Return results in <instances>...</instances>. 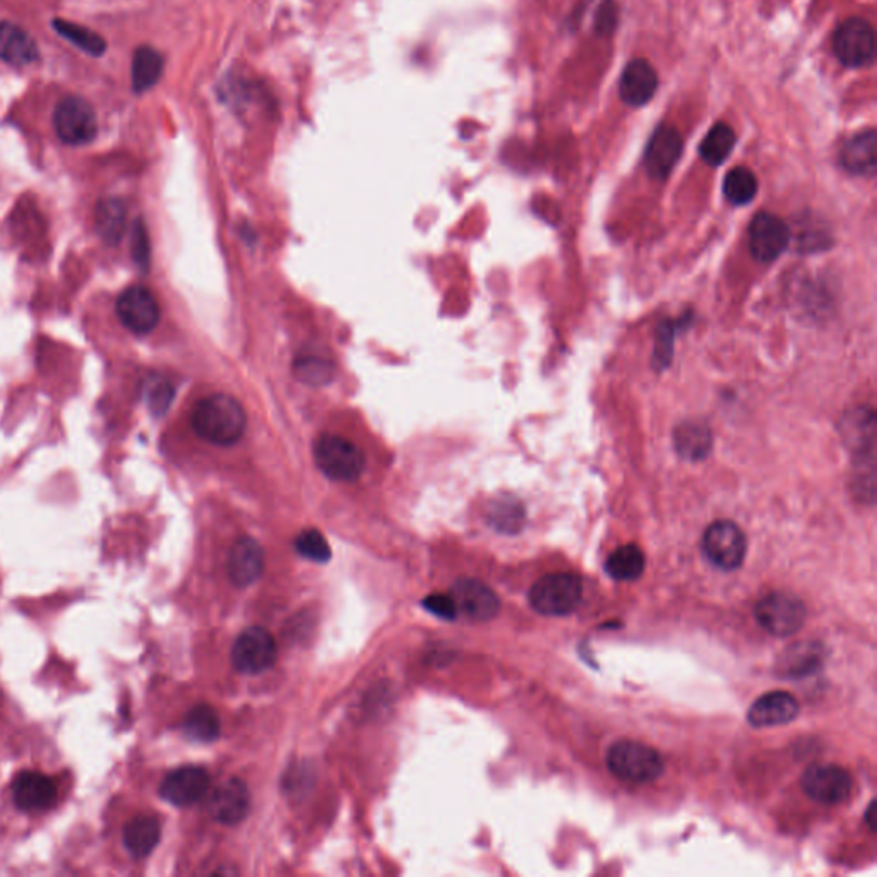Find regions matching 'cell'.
Returning a JSON list of instances; mask_svg holds the SVG:
<instances>
[{
	"label": "cell",
	"mask_w": 877,
	"mask_h": 877,
	"mask_svg": "<svg viewBox=\"0 0 877 877\" xmlns=\"http://www.w3.org/2000/svg\"><path fill=\"white\" fill-rule=\"evenodd\" d=\"M735 138L734 129L730 128L728 124H716L712 131L706 134V138L703 139L702 147H699V154H702L703 160H705L708 165L718 167L730 157L732 150H734Z\"/></svg>",
	"instance_id": "83f0119b"
},
{
	"label": "cell",
	"mask_w": 877,
	"mask_h": 877,
	"mask_svg": "<svg viewBox=\"0 0 877 877\" xmlns=\"http://www.w3.org/2000/svg\"><path fill=\"white\" fill-rule=\"evenodd\" d=\"M725 198L732 204L743 206V204L750 203L754 195L757 194V179L749 169L746 167H737L727 173L724 181Z\"/></svg>",
	"instance_id": "4dcf8cb0"
},
{
	"label": "cell",
	"mask_w": 877,
	"mask_h": 877,
	"mask_svg": "<svg viewBox=\"0 0 877 877\" xmlns=\"http://www.w3.org/2000/svg\"><path fill=\"white\" fill-rule=\"evenodd\" d=\"M134 242H132V252H134L135 261H138L141 266H148V259H150V244H148V235L147 230L143 229L141 223H135L134 229Z\"/></svg>",
	"instance_id": "ab89813d"
},
{
	"label": "cell",
	"mask_w": 877,
	"mask_h": 877,
	"mask_svg": "<svg viewBox=\"0 0 877 877\" xmlns=\"http://www.w3.org/2000/svg\"><path fill=\"white\" fill-rule=\"evenodd\" d=\"M162 826L153 816H135L124 828V845L132 857H147L157 847Z\"/></svg>",
	"instance_id": "cb8c5ba5"
},
{
	"label": "cell",
	"mask_w": 877,
	"mask_h": 877,
	"mask_svg": "<svg viewBox=\"0 0 877 877\" xmlns=\"http://www.w3.org/2000/svg\"><path fill=\"white\" fill-rule=\"evenodd\" d=\"M833 52L847 68H867L874 61L876 53V34L873 27L863 18L847 19L836 30Z\"/></svg>",
	"instance_id": "52a82bcc"
},
{
	"label": "cell",
	"mask_w": 877,
	"mask_h": 877,
	"mask_svg": "<svg viewBox=\"0 0 877 877\" xmlns=\"http://www.w3.org/2000/svg\"><path fill=\"white\" fill-rule=\"evenodd\" d=\"M249 809H251V795L244 782L230 778L218 785L216 790L213 792L210 813L218 823L236 825L248 816Z\"/></svg>",
	"instance_id": "d6986e66"
},
{
	"label": "cell",
	"mask_w": 877,
	"mask_h": 877,
	"mask_svg": "<svg viewBox=\"0 0 877 877\" xmlns=\"http://www.w3.org/2000/svg\"><path fill=\"white\" fill-rule=\"evenodd\" d=\"M293 372L302 383L311 384V386H324L333 379L334 365L321 355L308 353V355L296 356L293 362Z\"/></svg>",
	"instance_id": "1f68e13d"
},
{
	"label": "cell",
	"mask_w": 877,
	"mask_h": 877,
	"mask_svg": "<svg viewBox=\"0 0 877 877\" xmlns=\"http://www.w3.org/2000/svg\"><path fill=\"white\" fill-rule=\"evenodd\" d=\"M845 444L854 454L859 472L876 470V416L873 410L859 409L848 413L841 424Z\"/></svg>",
	"instance_id": "8fae6325"
},
{
	"label": "cell",
	"mask_w": 877,
	"mask_h": 877,
	"mask_svg": "<svg viewBox=\"0 0 877 877\" xmlns=\"http://www.w3.org/2000/svg\"><path fill=\"white\" fill-rule=\"evenodd\" d=\"M874 804H870L869 809H867V825L874 829Z\"/></svg>",
	"instance_id": "b9f144b4"
},
{
	"label": "cell",
	"mask_w": 877,
	"mask_h": 877,
	"mask_svg": "<svg viewBox=\"0 0 877 877\" xmlns=\"http://www.w3.org/2000/svg\"><path fill=\"white\" fill-rule=\"evenodd\" d=\"M876 141V132L873 129L860 132L847 141L840 154L845 170L855 175H873L877 165Z\"/></svg>",
	"instance_id": "603a6c76"
},
{
	"label": "cell",
	"mask_w": 877,
	"mask_h": 877,
	"mask_svg": "<svg viewBox=\"0 0 877 877\" xmlns=\"http://www.w3.org/2000/svg\"><path fill=\"white\" fill-rule=\"evenodd\" d=\"M794 656H797V661L792 658V656H785V664H787V671L792 672V675H800L807 674V671H813L816 665L821 664L819 661V655H816L814 652L813 646L809 648L804 649H794Z\"/></svg>",
	"instance_id": "8d00e7d4"
},
{
	"label": "cell",
	"mask_w": 877,
	"mask_h": 877,
	"mask_svg": "<svg viewBox=\"0 0 877 877\" xmlns=\"http://www.w3.org/2000/svg\"><path fill=\"white\" fill-rule=\"evenodd\" d=\"M683 135L672 125H661L649 139L646 148L645 165L649 175L664 181L671 175L674 167L683 154Z\"/></svg>",
	"instance_id": "e0dca14e"
},
{
	"label": "cell",
	"mask_w": 877,
	"mask_h": 877,
	"mask_svg": "<svg viewBox=\"0 0 877 877\" xmlns=\"http://www.w3.org/2000/svg\"><path fill=\"white\" fill-rule=\"evenodd\" d=\"M803 788L816 803L836 806L850 797L854 782L850 773L841 766L814 765L804 773Z\"/></svg>",
	"instance_id": "7c38bea8"
},
{
	"label": "cell",
	"mask_w": 877,
	"mask_h": 877,
	"mask_svg": "<svg viewBox=\"0 0 877 877\" xmlns=\"http://www.w3.org/2000/svg\"><path fill=\"white\" fill-rule=\"evenodd\" d=\"M163 57L151 47H139L132 61V87L135 93L153 88L162 75Z\"/></svg>",
	"instance_id": "4316f807"
},
{
	"label": "cell",
	"mask_w": 877,
	"mask_h": 877,
	"mask_svg": "<svg viewBox=\"0 0 877 877\" xmlns=\"http://www.w3.org/2000/svg\"><path fill=\"white\" fill-rule=\"evenodd\" d=\"M674 441L681 456L690 460V462L703 460L712 451V432L706 425L697 424V422H686L681 425L675 431Z\"/></svg>",
	"instance_id": "484cf974"
},
{
	"label": "cell",
	"mask_w": 877,
	"mask_h": 877,
	"mask_svg": "<svg viewBox=\"0 0 877 877\" xmlns=\"http://www.w3.org/2000/svg\"><path fill=\"white\" fill-rule=\"evenodd\" d=\"M790 244V229L775 214L762 213L754 216L749 226V248L754 258L762 263H772L784 254Z\"/></svg>",
	"instance_id": "4fadbf2b"
},
{
	"label": "cell",
	"mask_w": 877,
	"mask_h": 877,
	"mask_svg": "<svg viewBox=\"0 0 877 877\" xmlns=\"http://www.w3.org/2000/svg\"><path fill=\"white\" fill-rule=\"evenodd\" d=\"M672 343H674V331H672L671 324H664L658 330V345H656V361H658L661 367H664L671 361Z\"/></svg>",
	"instance_id": "f35d334b"
},
{
	"label": "cell",
	"mask_w": 877,
	"mask_h": 877,
	"mask_svg": "<svg viewBox=\"0 0 877 877\" xmlns=\"http://www.w3.org/2000/svg\"><path fill=\"white\" fill-rule=\"evenodd\" d=\"M125 208L117 199H107L97 208V230L103 241L109 244H119L124 233Z\"/></svg>",
	"instance_id": "f1b7e54d"
},
{
	"label": "cell",
	"mask_w": 877,
	"mask_h": 877,
	"mask_svg": "<svg viewBox=\"0 0 877 877\" xmlns=\"http://www.w3.org/2000/svg\"><path fill=\"white\" fill-rule=\"evenodd\" d=\"M38 49L33 38L18 24L0 23V61L14 68H24L37 61Z\"/></svg>",
	"instance_id": "7402d4cb"
},
{
	"label": "cell",
	"mask_w": 877,
	"mask_h": 877,
	"mask_svg": "<svg viewBox=\"0 0 877 877\" xmlns=\"http://www.w3.org/2000/svg\"><path fill=\"white\" fill-rule=\"evenodd\" d=\"M53 125L62 143L71 147L91 143L97 135V115L83 98H64L57 105Z\"/></svg>",
	"instance_id": "ba28073f"
},
{
	"label": "cell",
	"mask_w": 877,
	"mask_h": 877,
	"mask_svg": "<svg viewBox=\"0 0 877 877\" xmlns=\"http://www.w3.org/2000/svg\"><path fill=\"white\" fill-rule=\"evenodd\" d=\"M424 607L441 619L453 621L457 615L456 605H454L451 595H441V593L429 595L424 601Z\"/></svg>",
	"instance_id": "74e56055"
},
{
	"label": "cell",
	"mask_w": 877,
	"mask_h": 877,
	"mask_svg": "<svg viewBox=\"0 0 877 877\" xmlns=\"http://www.w3.org/2000/svg\"><path fill=\"white\" fill-rule=\"evenodd\" d=\"M210 773L198 766H184L165 776L160 795L167 803L177 807H188L199 803L210 790Z\"/></svg>",
	"instance_id": "5bb4252c"
},
{
	"label": "cell",
	"mask_w": 877,
	"mask_h": 877,
	"mask_svg": "<svg viewBox=\"0 0 877 877\" xmlns=\"http://www.w3.org/2000/svg\"><path fill=\"white\" fill-rule=\"evenodd\" d=\"M117 317L134 334H148L160 323V305L153 293L143 285H132L119 295Z\"/></svg>",
	"instance_id": "30bf717a"
},
{
	"label": "cell",
	"mask_w": 877,
	"mask_h": 877,
	"mask_svg": "<svg viewBox=\"0 0 877 877\" xmlns=\"http://www.w3.org/2000/svg\"><path fill=\"white\" fill-rule=\"evenodd\" d=\"M451 598L457 614H465L473 621H491L500 614V596L478 579H460L451 588Z\"/></svg>",
	"instance_id": "9a60e30c"
},
{
	"label": "cell",
	"mask_w": 877,
	"mask_h": 877,
	"mask_svg": "<svg viewBox=\"0 0 877 877\" xmlns=\"http://www.w3.org/2000/svg\"><path fill=\"white\" fill-rule=\"evenodd\" d=\"M191 425L199 437L216 446L239 443L248 427L244 406L230 394L216 393L195 403Z\"/></svg>",
	"instance_id": "6da1fadb"
},
{
	"label": "cell",
	"mask_w": 877,
	"mask_h": 877,
	"mask_svg": "<svg viewBox=\"0 0 877 877\" xmlns=\"http://www.w3.org/2000/svg\"><path fill=\"white\" fill-rule=\"evenodd\" d=\"M491 522L503 532H517L523 525V506L514 500H501L492 506Z\"/></svg>",
	"instance_id": "e575fe53"
},
{
	"label": "cell",
	"mask_w": 877,
	"mask_h": 877,
	"mask_svg": "<svg viewBox=\"0 0 877 877\" xmlns=\"http://www.w3.org/2000/svg\"><path fill=\"white\" fill-rule=\"evenodd\" d=\"M53 30H57V33L68 38L69 42L74 43L79 49H83L90 56L98 57L105 52L107 46L103 42V38L88 30V28L57 19V21H53Z\"/></svg>",
	"instance_id": "d6a6232c"
},
{
	"label": "cell",
	"mask_w": 877,
	"mask_h": 877,
	"mask_svg": "<svg viewBox=\"0 0 877 877\" xmlns=\"http://www.w3.org/2000/svg\"><path fill=\"white\" fill-rule=\"evenodd\" d=\"M147 400L154 415H163L173 400V387L165 379H151L147 386Z\"/></svg>",
	"instance_id": "d590c367"
},
{
	"label": "cell",
	"mask_w": 877,
	"mask_h": 877,
	"mask_svg": "<svg viewBox=\"0 0 877 877\" xmlns=\"http://www.w3.org/2000/svg\"><path fill=\"white\" fill-rule=\"evenodd\" d=\"M658 87L655 69L649 62L636 59L627 65L621 78L619 93L629 107H643L652 100Z\"/></svg>",
	"instance_id": "44dd1931"
},
{
	"label": "cell",
	"mask_w": 877,
	"mask_h": 877,
	"mask_svg": "<svg viewBox=\"0 0 877 877\" xmlns=\"http://www.w3.org/2000/svg\"><path fill=\"white\" fill-rule=\"evenodd\" d=\"M57 785L50 776L23 772L12 782V800L24 813H43L57 804Z\"/></svg>",
	"instance_id": "2e32d148"
},
{
	"label": "cell",
	"mask_w": 877,
	"mask_h": 877,
	"mask_svg": "<svg viewBox=\"0 0 877 877\" xmlns=\"http://www.w3.org/2000/svg\"><path fill=\"white\" fill-rule=\"evenodd\" d=\"M295 551L314 563H327L331 560L330 544L317 530H304L299 533L295 538Z\"/></svg>",
	"instance_id": "836d02e7"
},
{
	"label": "cell",
	"mask_w": 877,
	"mask_h": 877,
	"mask_svg": "<svg viewBox=\"0 0 877 877\" xmlns=\"http://www.w3.org/2000/svg\"><path fill=\"white\" fill-rule=\"evenodd\" d=\"M264 571V552L258 542L244 536L233 545L229 555L230 579L236 586H249Z\"/></svg>",
	"instance_id": "ffe728a7"
},
{
	"label": "cell",
	"mask_w": 877,
	"mask_h": 877,
	"mask_svg": "<svg viewBox=\"0 0 877 877\" xmlns=\"http://www.w3.org/2000/svg\"><path fill=\"white\" fill-rule=\"evenodd\" d=\"M278 646L273 634L263 627H249L236 637L232 649L233 667L242 674H261L276 662Z\"/></svg>",
	"instance_id": "9c48e42d"
},
{
	"label": "cell",
	"mask_w": 877,
	"mask_h": 877,
	"mask_svg": "<svg viewBox=\"0 0 877 877\" xmlns=\"http://www.w3.org/2000/svg\"><path fill=\"white\" fill-rule=\"evenodd\" d=\"M607 766L612 775L631 784H648L664 775L662 754L636 740H619L608 749Z\"/></svg>",
	"instance_id": "7a4b0ae2"
},
{
	"label": "cell",
	"mask_w": 877,
	"mask_h": 877,
	"mask_svg": "<svg viewBox=\"0 0 877 877\" xmlns=\"http://www.w3.org/2000/svg\"><path fill=\"white\" fill-rule=\"evenodd\" d=\"M645 567V554L634 544L615 548L605 563V571L615 582H634L637 577H642Z\"/></svg>",
	"instance_id": "d4e9b609"
},
{
	"label": "cell",
	"mask_w": 877,
	"mask_h": 877,
	"mask_svg": "<svg viewBox=\"0 0 877 877\" xmlns=\"http://www.w3.org/2000/svg\"><path fill=\"white\" fill-rule=\"evenodd\" d=\"M314 460L319 470L336 482L356 481L365 470L361 447L337 434H321L315 438Z\"/></svg>",
	"instance_id": "3957f363"
},
{
	"label": "cell",
	"mask_w": 877,
	"mask_h": 877,
	"mask_svg": "<svg viewBox=\"0 0 877 877\" xmlns=\"http://www.w3.org/2000/svg\"><path fill=\"white\" fill-rule=\"evenodd\" d=\"M184 732L199 743H211L220 735V718L211 706H194L184 718Z\"/></svg>",
	"instance_id": "f546056e"
},
{
	"label": "cell",
	"mask_w": 877,
	"mask_h": 877,
	"mask_svg": "<svg viewBox=\"0 0 877 877\" xmlns=\"http://www.w3.org/2000/svg\"><path fill=\"white\" fill-rule=\"evenodd\" d=\"M799 702L787 690H772L757 697L747 713V720L753 727H780L790 724L799 715Z\"/></svg>",
	"instance_id": "ac0fdd59"
},
{
	"label": "cell",
	"mask_w": 877,
	"mask_h": 877,
	"mask_svg": "<svg viewBox=\"0 0 877 877\" xmlns=\"http://www.w3.org/2000/svg\"><path fill=\"white\" fill-rule=\"evenodd\" d=\"M615 23H617L615 6L612 4L611 0H605L604 4L601 6V11L596 14V30L602 34L611 33L615 28Z\"/></svg>",
	"instance_id": "60d3db41"
},
{
	"label": "cell",
	"mask_w": 877,
	"mask_h": 877,
	"mask_svg": "<svg viewBox=\"0 0 877 877\" xmlns=\"http://www.w3.org/2000/svg\"><path fill=\"white\" fill-rule=\"evenodd\" d=\"M582 577L573 573H554L541 577L530 589V604L538 614L563 617L582 604Z\"/></svg>",
	"instance_id": "277c9868"
},
{
	"label": "cell",
	"mask_w": 877,
	"mask_h": 877,
	"mask_svg": "<svg viewBox=\"0 0 877 877\" xmlns=\"http://www.w3.org/2000/svg\"><path fill=\"white\" fill-rule=\"evenodd\" d=\"M757 624L776 637L794 636L806 623L804 602L790 593L775 592L763 596L754 607Z\"/></svg>",
	"instance_id": "5b68a950"
},
{
	"label": "cell",
	"mask_w": 877,
	"mask_h": 877,
	"mask_svg": "<svg viewBox=\"0 0 877 877\" xmlns=\"http://www.w3.org/2000/svg\"><path fill=\"white\" fill-rule=\"evenodd\" d=\"M703 551L713 566L735 571L743 566L747 554V538L732 522L712 523L703 535Z\"/></svg>",
	"instance_id": "8992f818"
}]
</instances>
